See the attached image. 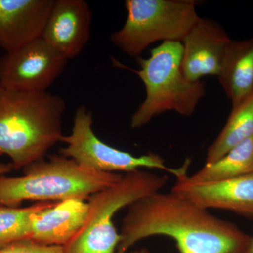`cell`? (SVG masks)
I'll use <instances>...</instances> for the list:
<instances>
[{"instance_id": "1", "label": "cell", "mask_w": 253, "mask_h": 253, "mask_svg": "<svg viewBox=\"0 0 253 253\" xmlns=\"http://www.w3.org/2000/svg\"><path fill=\"white\" fill-rule=\"evenodd\" d=\"M123 218L116 253L154 236L170 237L180 253H245L251 237L229 221L174 193L136 200Z\"/></svg>"}, {"instance_id": "2", "label": "cell", "mask_w": 253, "mask_h": 253, "mask_svg": "<svg viewBox=\"0 0 253 253\" xmlns=\"http://www.w3.org/2000/svg\"><path fill=\"white\" fill-rule=\"evenodd\" d=\"M66 105L59 95L18 90L0 83V154L15 169L44 159L62 141Z\"/></svg>"}, {"instance_id": "3", "label": "cell", "mask_w": 253, "mask_h": 253, "mask_svg": "<svg viewBox=\"0 0 253 253\" xmlns=\"http://www.w3.org/2000/svg\"><path fill=\"white\" fill-rule=\"evenodd\" d=\"M23 176H0V204L18 207L26 201L60 202L89 200L93 194L114 185L123 174L94 170L71 158L51 156L30 165Z\"/></svg>"}, {"instance_id": "4", "label": "cell", "mask_w": 253, "mask_h": 253, "mask_svg": "<svg viewBox=\"0 0 253 253\" xmlns=\"http://www.w3.org/2000/svg\"><path fill=\"white\" fill-rule=\"evenodd\" d=\"M183 44L163 42L151 50L149 58L138 57L134 72L144 84L146 98L131 118V127L140 128L158 115L173 111L190 116L206 94L205 83L189 81L181 70Z\"/></svg>"}, {"instance_id": "5", "label": "cell", "mask_w": 253, "mask_h": 253, "mask_svg": "<svg viewBox=\"0 0 253 253\" xmlns=\"http://www.w3.org/2000/svg\"><path fill=\"white\" fill-rule=\"evenodd\" d=\"M167 175L137 170L123 174L114 185L93 194L84 224L63 246L64 253H116L121 235L113 217L136 200L158 192L168 182Z\"/></svg>"}, {"instance_id": "6", "label": "cell", "mask_w": 253, "mask_h": 253, "mask_svg": "<svg viewBox=\"0 0 253 253\" xmlns=\"http://www.w3.org/2000/svg\"><path fill=\"white\" fill-rule=\"evenodd\" d=\"M194 0H126L124 26L110 41L125 54L140 56L153 43L182 42L200 16Z\"/></svg>"}, {"instance_id": "7", "label": "cell", "mask_w": 253, "mask_h": 253, "mask_svg": "<svg viewBox=\"0 0 253 253\" xmlns=\"http://www.w3.org/2000/svg\"><path fill=\"white\" fill-rule=\"evenodd\" d=\"M92 124V113L84 105H81L76 110L71 134L63 136L62 141L66 146L60 151L61 156L101 172L129 173L145 168L166 171L175 176L177 180L188 175L189 160L182 167L174 169L168 167L164 160L157 154L134 156L101 141L93 131Z\"/></svg>"}, {"instance_id": "8", "label": "cell", "mask_w": 253, "mask_h": 253, "mask_svg": "<svg viewBox=\"0 0 253 253\" xmlns=\"http://www.w3.org/2000/svg\"><path fill=\"white\" fill-rule=\"evenodd\" d=\"M68 61L41 37L0 57V83L18 90L46 91Z\"/></svg>"}, {"instance_id": "9", "label": "cell", "mask_w": 253, "mask_h": 253, "mask_svg": "<svg viewBox=\"0 0 253 253\" xmlns=\"http://www.w3.org/2000/svg\"><path fill=\"white\" fill-rule=\"evenodd\" d=\"M233 40L214 20L200 18L181 42V70L189 81L217 76Z\"/></svg>"}, {"instance_id": "10", "label": "cell", "mask_w": 253, "mask_h": 253, "mask_svg": "<svg viewBox=\"0 0 253 253\" xmlns=\"http://www.w3.org/2000/svg\"><path fill=\"white\" fill-rule=\"evenodd\" d=\"M91 21L84 0H54L41 38L66 59H74L90 38Z\"/></svg>"}, {"instance_id": "11", "label": "cell", "mask_w": 253, "mask_h": 253, "mask_svg": "<svg viewBox=\"0 0 253 253\" xmlns=\"http://www.w3.org/2000/svg\"><path fill=\"white\" fill-rule=\"evenodd\" d=\"M54 0H0V48L14 51L41 38Z\"/></svg>"}, {"instance_id": "12", "label": "cell", "mask_w": 253, "mask_h": 253, "mask_svg": "<svg viewBox=\"0 0 253 253\" xmlns=\"http://www.w3.org/2000/svg\"><path fill=\"white\" fill-rule=\"evenodd\" d=\"M171 191L206 209L226 210L253 218V172L205 184L176 181Z\"/></svg>"}, {"instance_id": "13", "label": "cell", "mask_w": 253, "mask_h": 253, "mask_svg": "<svg viewBox=\"0 0 253 253\" xmlns=\"http://www.w3.org/2000/svg\"><path fill=\"white\" fill-rule=\"evenodd\" d=\"M89 205L84 200L68 199L33 213L28 241L45 246H64L81 230Z\"/></svg>"}, {"instance_id": "14", "label": "cell", "mask_w": 253, "mask_h": 253, "mask_svg": "<svg viewBox=\"0 0 253 253\" xmlns=\"http://www.w3.org/2000/svg\"><path fill=\"white\" fill-rule=\"evenodd\" d=\"M232 106L253 91V38L229 46L217 76Z\"/></svg>"}, {"instance_id": "15", "label": "cell", "mask_w": 253, "mask_h": 253, "mask_svg": "<svg viewBox=\"0 0 253 253\" xmlns=\"http://www.w3.org/2000/svg\"><path fill=\"white\" fill-rule=\"evenodd\" d=\"M253 172V136L215 162L206 164L193 175L177 181L187 184H205L227 180Z\"/></svg>"}, {"instance_id": "16", "label": "cell", "mask_w": 253, "mask_h": 253, "mask_svg": "<svg viewBox=\"0 0 253 253\" xmlns=\"http://www.w3.org/2000/svg\"><path fill=\"white\" fill-rule=\"evenodd\" d=\"M253 136V91L232 106L225 126L208 147L206 164L215 162L238 145Z\"/></svg>"}, {"instance_id": "17", "label": "cell", "mask_w": 253, "mask_h": 253, "mask_svg": "<svg viewBox=\"0 0 253 253\" xmlns=\"http://www.w3.org/2000/svg\"><path fill=\"white\" fill-rule=\"evenodd\" d=\"M53 203L38 202L26 208L0 204V246L16 241H28L32 214Z\"/></svg>"}, {"instance_id": "18", "label": "cell", "mask_w": 253, "mask_h": 253, "mask_svg": "<svg viewBox=\"0 0 253 253\" xmlns=\"http://www.w3.org/2000/svg\"><path fill=\"white\" fill-rule=\"evenodd\" d=\"M0 253H64L63 246H45L31 241H20L0 246Z\"/></svg>"}, {"instance_id": "19", "label": "cell", "mask_w": 253, "mask_h": 253, "mask_svg": "<svg viewBox=\"0 0 253 253\" xmlns=\"http://www.w3.org/2000/svg\"><path fill=\"white\" fill-rule=\"evenodd\" d=\"M13 169H14V167H13L11 163H0V176L11 172Z\"/></svg>"}, {"instance_id": "20", "label": "cell", "mask_w": 253, "mask_h": 253, "mask_svg": "<svg viewBox=\"0 0 253 253\" xmlns=\"http://www.w3.org/2000/svg\"><path fill=\"white\" fill-rule=\"evenodd\" d=\"M245 253H253V236L251 237V242L247 250Z\"/></svg>"}, {"instance_id": "21", "label": "cell", "mask_w": 253, "mask_h": 253, "mask_svg": "<svg viewBox=\"0 0 253 253\" xmlns=\"http://www.w3.org/2000/svg\"><path fill=\"white\" fill-rule=\"evenodd\" d=\"M131 253H150V252L149 250L146 249V248H143V249L135 250Z\"/></svg>"}]
</instances>
